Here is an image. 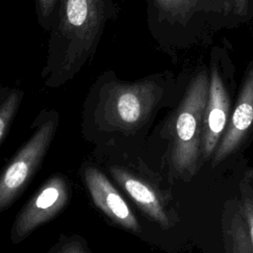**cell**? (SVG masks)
Instances as JSON below:
<instances>
[{"instance_id":"1","label":"cell","mask_w":253,"mask_h":253,"mask_svg":"<svg viewBox=\"0 0 253 253\" xmlns=\"http://www.w3.org/2000/svg\"><path fill=\"white\" fill-rule=\"evenodd\" d=\"M113 16V0H59L42 72L46 86L64 84L90 61Z\"/></svg>"},{"instance_id":"2","label":"cell","mask_w":253,"mask_h":253,"mask_svg":"<svg viewBox=\"0 0 253 253\" xmlns=\"http://www.w3.org/2000/svg\"><path fill=\"white\" fill-rule=\"evenodd\" d=\"M170 73H157L135 82H123L114 72L98 81L95 115L100 123L122 130L140 126L164 97Z\"/></svg>"},{"instance_id":"3","label":"cell","mask_w":253,"mask_h":253,"mask_svg":"<svg viewBox=\"0 0 253 253\" xmlns=\"http://www.w3.org/2000/svg\"><path fill=\"white\" fill-rule=\"evenodd\" d=\"M210 89V71L203 69L188 84L175 113L171 159L176 171L192 177L202 156L204 116Z\"/></svg>"},{"instance_id":"4","label":"cell","mask_w":253,"mask_h":253,"mask_svg":"<svg viewBox=\"0 0 253 253\" xmlns=\"http://www.w3.org/2000/svg\"><path fill=\"white\" fill-rule=\"evenodd\" d=\"M56 126L54 118L41 125L3 172L0 179V211L8 208L32 179L49 147Z\"/></svg>"},{"instance_id":"5","label":"cell","mask_w":253,"mask_h":253,"mask_svg":"<svg viewBox=\"0 0 253 253\" xmlns=\"http://www.w3.org/2000/svg\"><path fill=\"white\" fill-rule=\"evenodd\" d=\"M69 199V187L61 175L45 181L18 214L12 229L11 239L19 242L36 228L53 218L63 210Z\"/></svg>"},{"instance_id":"6","label":"cell","mask_w":253,"mask_h":253,"mask_svg":"<svg viewBox=\"0 0 253 253\" xmlns=\"http://www.w3.org/2000/svg\"><path fill=\"white\" fill-rule=\"evenodd\" d=\"M148 22L159 41L185 46L187 36L206 0H146Z\"/></svg>"},{"instance_id":"7","label":"cell","mask_w":253,"mask_h":253,"mask_svg":"<svg viewBox=\"0 0 253 253\" xmlns=\"http://www.w3.org/2000/svg\"><path fill=\"white\" fill-rule=\"evenodd\" d=\"M230 100L218 65L212 62L210 70V89L204 116L202 156L209 159L213 155L229 121Z\"/></svg>"},{"instance_id":"8","label":"cell","mask_w":253,"mask_h":253,"mask_svg":"<svg viewBox=\"0 0 253 253\" xmlns=\"http://www.w3.org/2000/svg\"><path fill=\"white\" fill-rule=\"evenodd\" d=\"M253 125V68L243 80L235 107L227 126L212 155L211 165L215 167L231 155L242 143Z\"/></svg>"},{"instance_id":"9","label":"cell","mask_w":253,"mask_h":253,"mask_svg":"<svg viewBox=\"0 0 253 253\" xmlns=\"http://www.w3.org/2000/svg\"><path fill=\"white\" fill-rule=\"evenodd\" d=\"M85 182L94 204L112 220L126 229L139 231V223L120 193L97 168L87 167Z\"/></svg>"},{"instance_id":"10","label":"cell","mask_w":253,"mask_h":253,"mask_svg":"<svg viewBox=\"0 0 253 253\" xmlns=\"http://www.w3.org/2000/svg\"><path fill=\"white\" fill-rule=\"evenodd\" d=\"M111 173L139 209L161 227H169V217L157 194L146 183L121 167H112Z\"/></svg>"},{"instance_id":"11","label":"cell","mask_w":253,"mask_h":253,"mask_svg":"<svg viewBox=\"0 0 253 253\" xmlns=\"http://www.w3.org/2000/svg\"><path fill=\"white\" fill-rule=\"evenodd\" d=\"M227 253H253L247 223L242 214L240 203L234 201L230 213L223 226Z\"/></svg>"},{"instance_id":"12","label":"cell","mask_w":253,"mask_h":253,"mask_svg":"<svg viewBox=\"0 0 253 253\" xmlns=\"http://www.w3.org/2000/svg\"><path fill=\"white\" fill-rule=\"evenodd\" d=\"M23 97V92L20 90H12L1 103L0 107V143L6 138L11 123L18 110Z\"/></svg>"},{"instance_id":"13","label":"cell","mask_w":253,"mask_h":253,"mask_svg":"<svg viewBox=\"0 0 253 253\" xmlns=\"http://www.w3.org/2000/svg\"><path fill=\"white\" fill-rule=\"evenodd\" d=\"M240 208L247 223L251 243L253 246V182L247 172L240 183Z\"/></svg>"},{"instance_id":"14","label":"cell","mask_w":253,"mask_h":253,"mask_svg":"<svg viewBox=\"0 0 253 253\" xmlns=\"http://www.w3.org/2000/svg\"><path fill=\"white\" fill-rule=\"evenodd\" d=\"M58 2L59 0H35L39 25L45 32L49 33L53 26Z\"/></svg>"},{"instance_id":"15","label":"cell","mask_w":253,"mask_h":253,"mask_svg":"<svg viewBox=\"0 0 253 253\" xmlns=\"http://www.w3.org/2000/svg\"><path fill=\"white\" fill-rule=\"evenodd\" d=\"M227 9L236 15H244L247 11L249 0H225Z\"/></svg>"},{"instance_id":"16","label":"cell","mask_w":253,"mask_h":253,"mask_svg":"<svg viewBox=\"0 0 253 253\" xmlns=\"http://www.w3.org/2000/svg\"><path fill=\"white\" fill-rule=\"evenodd\" d=\"M56 253H87L86 249L76 241L64 244Z\"/></svg>"}]
</instances>
